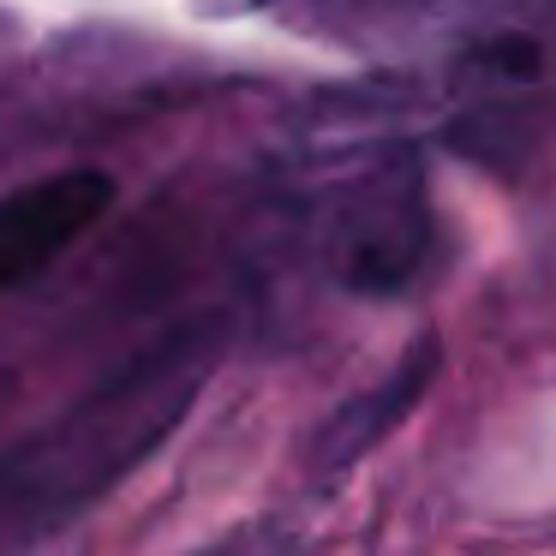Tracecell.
Segmentation results:
<instances>
[{"mask_svg": "<svg viewBox=\"0 0 556 556\" xmlns=\"http://www.w3.org/2000/svg\"><path fill=\"white\" fill-rule=\"evenodd\" d=\"M216 359V317L174 324L102 383H90L66 413L0 448V544L30 556H73L85 515L180 431Z\"/></svg>", "mask_w": 556, "mask_h": 556, "instance_id": "obj_1", "label": "cell"}, {"mask_svg": "<svg viewBox=\"0 0 556 556\" xmlns=\"http://www.w3.org/2000/svg\"><path fill=\"white\" fill-rule=\"evenodd\" d=\"M425 252H431V204H425V174L413 150H383L329 192L317 257L336 288L389 300L413 288Z\"/></svg>", "mask_w": 556, "mask_h": 556, "instance_id": "obj_2", "label": "cell"}, {"mask_svg": "<svg viewBox=\"0 0 556 556\" xmlns=\"http://www.w3.org/2000/svg\"><path fill=\"white\" fill-rule=\"evenodd\" d=\"M114 204V180L102 168L42 174L30 186L0 192V293L42 276L66 245H78Z\"/></svg>", "mask_w": 556, "mask_h": 556, "instance_id": "obj_3", "label": "cell"}, {"mask_svg": "<svg viewBox=\"0 0 556 556\" xmlns=\"http://www.w3.org/2000/svg\"><path fill=\"white\" fill-rule=\"evenodd\" d=\"M437 365H443L437 336H419L371 389H359V395L341 401L312 437V472L317 479H341V472L359 467L383 437H395L401 425L413 419V407L425 401V389L437 383Z\"/></svg>", "mask_w": 556, "mask_h": 556, "instance_id": "obj_4", "label": "cell"}, {"mask_svg": "<svg viewBox=\"0 0 556 556\" xmlns=\"http://www.w3.org/2000/svg\"><path fill=\"white\" fill-rule=\"evenodd\" d=\"M431 7H443V0H300L305 18L336 30H365V37L383 25H401V18H425Z\"/></svg>", "mask_w": 556, "mask_h": 556, "instance_id": "obj_5", "label": "cell"}, {"mask_svg": "<svg viewBox=\"0 0 556 556\" xmlns=\"http://www.w3.org/2000/svg\"><path fill=\"white\" fill-rule=\"evenodd\" d=\"M198 556H305V544L288 527H276V520H252V527L228 532L222 544H210Z\"/></svg>", "mask_w": 556, "mask_h": 556, "instance_id": "obj_6", "label": "cell"}, {"mask_svg": "<svg viewBox=\"0 0 556 556\" xmlns=\"http://www.w3.org/2000/svg\"><path fill=\"white\" fill-rule=\"evenodd\" d=\"M13 383H18V377L7 371V365H0V407H7V401H13Z\"/></svg>", "mask_w": 556, "mask_h": 556, "instance_id": "obj_7", "label": "cell"}, {"mask_svg": "<svg viewBox=\"0 0 556 556\" xmlns=\"http://www.w3.org/2000/svg\"><path fill=\"white\" fill-rule=\"evenodd\" d=\"M0 556H30V551H7V544H0Z\"/></svg>", "mask_w": 556, "mask_h": 556, "instance_id": "obj_8", "label": "cell"}, {"mask_svg": "<svg viewBox=\"0 0 556 556\" xmlns=\"http://www.w3.org/2000/svg\"><path fill=\"white\" fill-rule=\"evenodd\" d=\"M0 37H7V25H0Z\"/></svg>", "mask_w": 556, "mask_h": 556, "instance_id": "obj_9", "label": "cell"}]
</instances>
